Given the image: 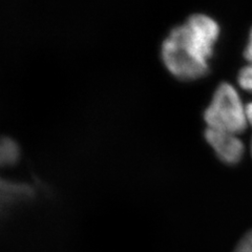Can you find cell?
<instances>
[{"label": "cell", "instance_id": "1", "mask_svg": "<svg viewBox=\"0 0 252 252\" xmlns=\"http://www.w3.org/2000/svg\"><path fill=\"white\" fill-rule=\"evenodd\" d=\"M220 36L218 22L205 14L190 16L173 28L161 46V58L168 72L181 80L191 81L209 70V60Z\"/></svg>", "mask_w": 252, "mask_h": 252}, {"label": "cell", "instance_id": "2", "mask_svg": "<svg viewBox=\"0 0 252 252\" xmlns=\"http://www.w3.org/2000/svg\"><path fill=\"white\" fill-rule=\"evenodd\" d=\"M207 127L240 135L248 126L246 105L238 91L228 82L220 83L204 112Z\"/></svg>", "mask_w": 252, "mask_h": 252}, {"label": "cell", "instance_id": "3", "mask_svg": "<svg viewBox=\"0 0 252 252\" xmlns=\"http://www.w3.org/2000/svg\"><path fill=\"white\" fill-rule=\"evenodd\" d=\"M205 138L220 161L235 164L242 159L245 147L236 133L207 127Z\"/></svg>", "mask_w": 252, "mask_h": 252}, {"label": "cell", "instance_id": "4", "mask_svg": "<svg viewBox=\"0 0 252 252\" xmlns=\"http://www.w3.org/2000/svg\"><path fill=\"white\" fill-rule=\"evenodd\" d=\"M238 81L243 90L252 93V65L248 64L240 70Z\"/></svg>", "mask_w": 252, "mask_h": 252}, {"label": "cell", "instance_id": "5", "mask_svg": "<svg viewBox=\"0 0 252 252\" xmlns=\"http://www.w3.org/2000/svg\"><path fill=\"white\" fill-rule=\"evenodd\" d=\"M233 252H252V229L243 236Z\"/></svg>", "mask_w": 252, "mask_h": 252}, {"label": "cell", "instance_id": "6", "mask_svg": "<svg viewBox=\"0 0 252 252\" xmlns=\"http://www.w3.org/2000/svg\"><path fill=\"white\" fill-rule=\"evenodd\" d=\"M244 56H245L246 60L250 65H252V29L250 31L249 38H248V42L246 44L245 51H244Z\"/></svg>", "mask_w": 252, "mask_h": 252}, {"label": "cell", "instance_id": "7", "mask_svg": "<svg viewBox=\"0 0 252 252\" xmlns=\"http://www.w3.org/2000/svg\"><path fill=\"white\" fill-rule=\"evenodd\" d=\"M246 113H247V119L248 123L252 125V101L246 105Z\"/></svg>", "mask_w": 252, "mask_h": 252}, {"label": "cell", "instance_id": "8", "mask_svg": "<svg viewBox=\"0 0 252 252\" xmlns=\"http://www.w3.org/2000/svg\"><path fill=\"white\" fill-rule=\"evenodd\" d=\"M250 148H251V155H252V139H251V145H250Z\"/></svg>", "mask_w": 252, "mask_h": 252}]
</instances>
